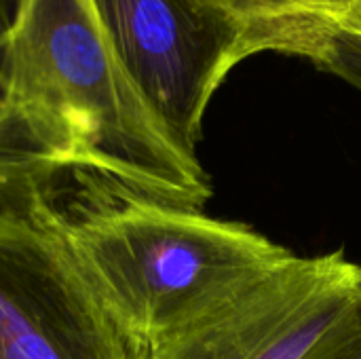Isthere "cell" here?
Returning <instances> with one entry per match:
<instances>
[{
  "label": "cell",
  "mask_w": 361,
  "mask_h": 359,
  "mask_svg": "<svg viewBox=\"0 0 361 359\" xmlns=\"http://www.w3.org/2000/svg\"><path fill=\"white\" fill-rule=\"evenodd\" d=\"M315 68L361 89V34H341Z\"/></svg>",
  "instance_id": "obj_7"
},
{
  "label": "cell",
  "mask_w": 361,
  "mask_h": 359,
  "mask_svg": "<svg viewBox=\"0 0 361 359\" xmlns=\"http://www.w3.org/2000/svg\"><path fill=\"white\" fill-rule=\"evenodd\" d=\"M353 359H361V353H360V355H355V358H353Z\"/></svg>",
  "instance_id": "obj_9"
},
{
  "label": "cell",
  "mask_w": 361,
  "mask_h": 359,
  "mask_svg": "<svg viewBox=\"0 0 361 359\" xmlns=\"http://www.w3.org/2000/svg\"><path fill=\"white\" fill-rule=\"evenodd\" d=\"M61 231L0 214V359H146Z\"/></svg>",
  "instance_id": "obj_4"
},
{
  "label": "cell",
  "mask_w": 361,
  "mask_h": 359,
  "mask_svg": "<svg viewBox=\"0 0 361 359\" xmlns=\"http://www.w3.org/2000/svg\"><path fill=\"white\" fill-rule=\"evenodd\" d=\"M133 85L173 135L197 154L203 118L235 66L237 34L199 0H93Z\"/></svg>",
  "instance_id": "obj_5"
},
{
  "label": "cell",
  "mask_w": 361,
  "mask_h": 359,
  "mask_svg": "<svg viewBox=\"0 0 361 359\" xmlns=\"http://www.w3.org/2000/svg\"><path fill=\"white\" fill-rule=\"evenodd\" d=\"M212 180L150 110L93 0H13L0 214L63 229L129 203L203 212Z\"/></svg>",
  "instance_id": "obj_1"
},
{
  "label": "cell",
  "mask_w": 361,
  "mask_h": 359,
  "mask_svg": "<svg viewBox=\"0 0 361 359\" xmlns=\"http://www.w3.org/2000/svg\"><path fill=\"white\" fill-rule=\"evenodd\" d=\"M4 32H6V19L2 15V4H0V55H2V44H4Z\"/></svg>",
  "instance_id": "obj_8"
},
{
  "label": "cell",
  "mask_w": 361,
  "mask_h": 359,
  "mask_svg": "<svg viewBox=\"0 0 361 359\" xmlns=\"http://www.w3.org/2000/svg\"><path fill=\"white\" fill-rule=\"evenodd\" d=\"M57 231L108 311L146 349L294 254L243 222L154 203L112 207Z\"/></svg>",
  "instance_id": "obj_2"
},
{
  "label": "cell",
  "mask_w": 361,
  "mask_h": 359,
  "mask_svg": "<svg viewBox=\"0 0 361 359\" xmlns=\"http://www.w3.org/2000/svg\"><path fill=\"white\" fill-rule=\"evenodd\" d=\"M361 353V267L343 252L296 256L146 359H353Z\"/></svg>",
  "instance_id": "obj_3"
},
{
  "label": "cell",
  "mask_w": 361,
  "mask_h": 359,
  "mask_svg": "<svg viewBox=\"0 0 361 359\" xmlns=\"http://www.w3.org/2000/svg\"><path fill=\"white\" fill-rule=\"evenodd\" d=\"M247 57L279 53L317 66L341 34H361V0H199Z\"/></svg>",
  "instance_id": "obj_6"
}]
</instances>
